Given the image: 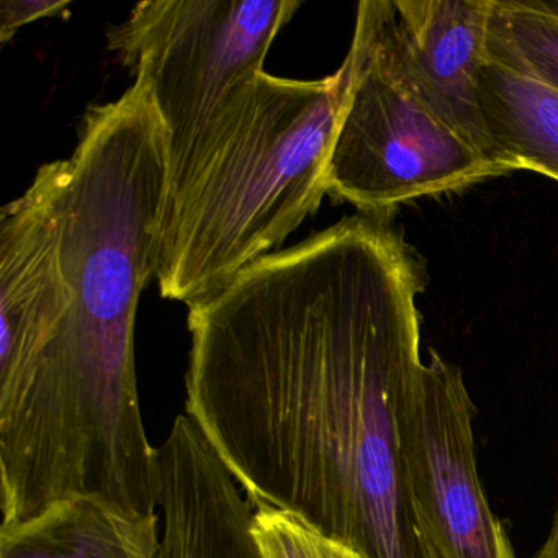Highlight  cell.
Masks as SVG:
<instances>
[{
	"mask_svg": "<svg viewBox=\"0 0 558 558\" xmlns=\"http://www.w3.org/2000/svg\"><path fill=\"white\" fill-rule=\"evenodd\" d=\"M71 0H4L0 4V44L5 45L25 25L70 14Z\"/></svg>",
	"mask_w": 558,
	"mask_h": 558,
	"instance_id": "13",
	"label": "cell"
},
{
	"mask_svg": "<svg viewBox=\"0 0 558 558\" xmlns=\"http://www.w3.org/2000/svg\"><path fill=\"white\" fill-rule=\"evenodd\" d=\"M253 534L263 558H371L282 509L254 511Z\"/></svg>",
	"mask_w": 558,
	"mask_h": 558,
	"instance_id": "12",
	"label": "cell"
},
{
	"mask_svg": "<svg viewBox=\"0 0 558 558\" xmlns=\"http://www.w3.org/2000/svg\"><path fill=\"white\" fill-rule=\"evenodd\" d=\"M476 407L462 371L430 349L400 408L411 502L439 558H518L476 465Z\"/></svg>",
	"mask_w": 558,
	"mask_h": 558,
	"instance_id": "6",
	"label": "cell"
},
{
	"mask_svg": "<svg viewBox=\"0 0 558 558\" xmlns=\"http://www.w3.org/2000/svg\"><path fill=\"white\" fill-rule=\"evenodd\" d=\"M161 515L130 514L89 496L0 527V558H158Z\"/></svg>",
	"mask_w": 558,
	"mask_h": 558,
	"instance_id": "8",
	"label": "cell"
},
{
	"mask_svg": "<svg viewBox=\"0 0 558 558\" xmlns=\"http://www.w3.org/2000/svg\"><path fill=\"white\" fill-rule=\"evenodd\" d=\"M488 61L558 93V19L534 0H495Z\"/></svg>",
	"mask_w": 558,
	"mask_h": 558,
	"instance_id": "11",
	"label": "cell"
},
{
	"mask_svg": "<svg viewBox=\"0 0 558 558\" xmlns=\"http://www.w3.org/2000/svg\"><path fill=\"white\" fill-rule=\"evenodd\" d=\"M480 106L495 161L558 181V93L488 61Z\"/></svg>",
	"mask_w": 558,
	"mask_h": 558,
	"instance_id": "10",
	"label": "cell"
},
{
	"mask_svg": "<svg viewBox=\"0 0 558 558\" xmlns=\"http://www.w3.org/2000/svg\"><path fill=\"white\" fill-rule=\"evenodd\" d=\"M348 81L345 63L315 81L263 71L221 104L171 171L155 274L165 299H210L318 211Z\"/></svg>",
	"mask_w": 558,
	"mask_h": 558,
	"instance_id": "3",
	"label": "cell"
},
{
	"mask_svg": "<svg viewBox=\"0 0 558 558\" xmlns=\"http://www.w3.org/2000/svg\"><path fill=\"white\" fill-rule=\"evenodd\" d=\"M328 162L329 194L390 221L401 205L509 174L440 112L401 44L393 0H364Z\"/></svg>",
	"mask_w": 558,
	"mask_h": 558,
	"instance_id": "4",
	"label": "cell"
},
{
	"mask_svg": "<svg viewBox=\"0 0 558 558\" xmlns=\"http://www.w3.org/2000/svg\"><path fill=\"white\" fill-rule=\"evenodd\" d=\"M426 283L417 251L357 214L189 306L185 414L254 511L293 512L371 558H439L400 442Z\"/></svg>",
	"mask_w": 558,
	"mask_h": 558,
	"instance_id": "1",
	"label": "cell"
},
{
	"mask_svg": "<svg viewBox=\"0 0 558 558\" xmlns=\"http://www.w3.org/2000/svg\"><path fill=\"white\" fill-rule=\"evenodd\" d=\"M532 558H558V509L551 522L550 534L542 545L541 550Z\"/></svg>",
	"mask_w": 558,
	"mask_h": 558,
	"instance_id": "14",
	"label": "cell"
},
{
	"mask_svg": "<svg viewBox=\"0 0 558 558\" xmlns=\"http://www.w3.org/2000/svg\"><path fill=\"white\" fill-rule=\"evenodd\" d=\"M41 168L66 305L45 344L0 374V525L77 496L158 514L135 325L156 274L171 151L149 84L135 77L120 99L89 107L71 158Z\"/></svg>",
	"mask_w": 558,
	"mask_h": 558,
	"instance_id": "2",
	"label": "cell"
},
{
	"mask_svg": "<svg viewBox=\"0 0 558 558\" xmlns=\"http://www.w3.org/2000/svg\"><path fill=\"white\" fill-rule=\"evenodd\" d=\"M534 4L537 5L541 11L547 12V14L558 19V0H534Z\"/></svg>",
	"mask_w": 558,
	"mask_h": 558,
	"instance_id": "15",
	"label": "cell"
},
{
	"mask_svg": "<svg viewBox=\"0 0 558 558\" xmlns=\"http://www.w3.org/2000/svg\"><path fill=\"white\" fill-rule=\"evenodd\" d=\"M158 558H263L254 508L223 470H192L162 482Z\"/></svg>",
	"mask_w": 558,
	"mask_h": 558,
	"instance_id": "9",
	"label": "cell"
},
{
	"mask_svg": "<svg viewBox=\"0 0 558 558\" xmlns=\"http://www.w3.org/2000/svg\"><path fill=\"white\" fill-rule=\"evenodd\" d=\"M393 5L417 80L447 120L495 161L480 106L495 0H393Z\"/></svg>",
	"mask_w": 558,
	"mask_h": 558,
	"instance_id": "7",
	"label": "cell"
},
{
	"mask_svg": "<svg viewBox=\"0 0 558 558\" xmlns=\"http://www.w3.org/2000/svg\"><path fill=\"white\" fill-rule=\"evenodd\" d=\"M300 0H145L107 48L151 87L174 171L221 104L264 71Z\"/></svg>",
	"mask_w": 558,
	"mask_h": 558,
	"instance_id": "5",
	"label": "cell"
}]
</instances>
